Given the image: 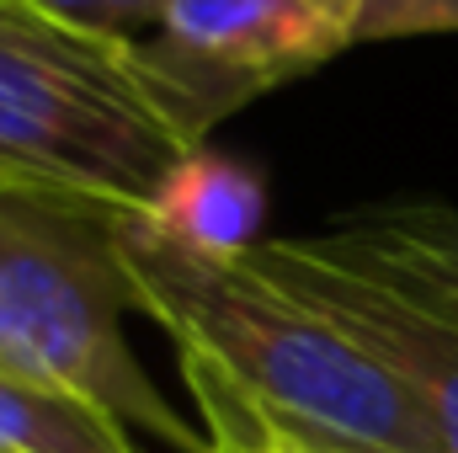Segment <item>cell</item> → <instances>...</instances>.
<instances>
[{"label":"cell","instance_id":"cell-1","mask_svg":"<svg viewBox=\"0 0 458 453\" xmlns=\"http://www.w3.org/2000/svg\"><path fill=\"white\" fill-rule=\"evenodd\" d=\"M133 304L176 341L214 438L267 432L310 453H448L411 389L250 256H203L117 214Z\"/></svg>","mask_w":458,"mask_h":453},{"label":"cell","instance_id":"cell-2","mask_svg":"<svg viewBox=\"0 0 458 453\" xmlns=\"http://www.w3.org/2000/svg\"><path fill=\"white\" fill-rule=\"evenodd\" d=\"M117 214L64 187L0 176V368L59 384L176 453H208L123 331L139 304Z\"/></svg>","mask_w":458,"mask_h":453},{"label":"cell","instance_id":"cell-3","mask_svg":"<svg viewBox=\"0 0 458 453\" xmlns=\"http://www.w3.org/2000/svg\"><path fill=\"white\" fill-rule=\"evenodd\" d=\"M192 150L144 43L0 0V176L149 214Z\"/></svg>","mask_w":458,"mask_h":453},{"label":"cell","instance_id":"cell-4","mask_svg":"<svg viewBox=\"0 0 458 453\" xmlns=\"http://www.w3.org/2000/svg\"><path fill=\"white\" fill-rule=\"evenodd\" d=\"M250 261L378 357L458 453V272L373 209L320 235L261 240Z\"/></svg>","mask_w":458,"mask_h":453},{"label":"cell","instance_id":"cell-5","mask_svg":"<svg viewBox=\"0 0 458 453\" xmlns=\"http://www.w3.org/2000/svg\"><path fill=\"white\" fill-rule=\"evenodd\" d=\"M357 43V0H165L144 59L192 144Z\"/></svg>","mask_w":458,"mask_h":453},{"label":"cell","instance_id":"cell-6","mask_svg":"<svg viewBox=\"0 0 458 453\" xmlns=\"http://www.w3.org/2000/svg\"><path fill=\"white\" fill-rule=\"evenodd\" d=\"M165 240L203 251V256H250L261 245V219H267V182L256 166L234 160L225 150L198 144L171 182L160 187L155 209L144 214Z\"/></svg>","mask_w":458,"mask_h":453},{"label":"cell","instance_id":"cell-7","mask_svg":"<svg viewBox=\"0 0 458 453\" xmlns=\"http://www.w3.org/2000/svg\"><path fill=\"white\" fill-rule=\"evenodd\" d=\"M0 453H139V443L113 411L0 368Z\"/></svg>","mask_w":458,"mask_h":453},{"label":"cell","instance_id":"cell-8","mask_svg":"<svg viewBox=\"0 0 458 453\" xmlns=\"http://www.w3.org/2000/svg\"><path fill=\"white\" fill-rule=\"evenodd\" d=\"M458 32V0H357V43Z\"/></svg>","mask_w":458,"mask_h":453},{"label":"cell","instance_id":"cell-9","mask_svg":"<svg viewBox=\"0 0 458 453\" xmlns=\"http://www.w3.org/2000/svg\"><path fill=\"white\" fill-rule=\"evenodd\" d=\"M373 214L394 235H405L411 245H421L427 256H437L448 272H458V209H448V203H384Z\"/></svg>","mask_w":458,"mask_h":453},{"label":"cell","instance_id":"cell-10","mask_svg":"<svg viewBox=\"0 0 458 453\" xmlns=\"http://www.w3.org/2000/svg\"><path fill=\"white\" fill-rule=\"evenodd\" d=\"M48 16H64L75 27H97V32H117L133 38L139 27H160L165 0H27Z\"/></svg>","mask_w":458,"mask_h":453},{"label":"cell","instance_id":"cell-11","mask_svg":"<svg viewBox=\"0 0 458 453\" xmlns=\"http://www.w3.org/2000/svg\"><path fill=\"white\" fill-rule=\"evenodd\" d=\"M208 453H288V449L267 432H250V438H208Z\"/></svg>","mask_w":458,"mask_h":453},{"label":"cell","instance_id":"cell-12","mask_svg":"<svg viewBox=\"0 0 458 453\" xmlns=\"http://www.w3.org/2000/svg\"><path fill=\"white\" fill-rule=\"evenodd\" d=\"M288 453H310V449H288Z\"/></svg>","mask_w":458,"mask_h":453}]
</instances>
